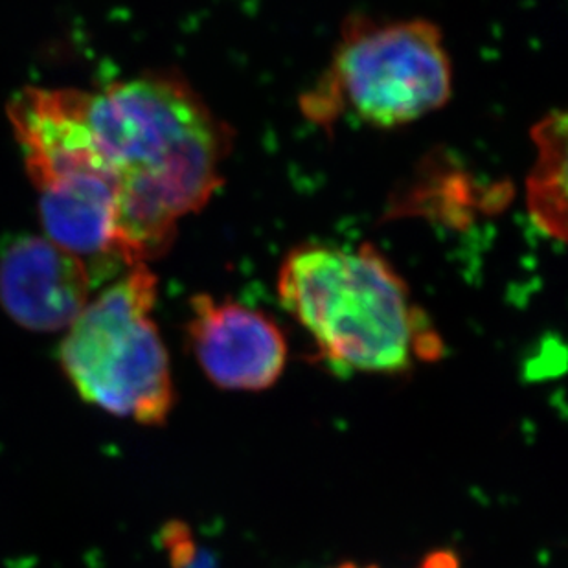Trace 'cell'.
Here are the masks:
<instances>
[{
  "mask_svg": "<svg viewBox=\"0 0 568 568\" xmlns=\"http://www.w3.org/2000/svg\"><path fill=\"white\" fill-rule=\"evenodd\" d=\"M190 307V346L212 383L225 390L257 392L278 381L287 344L271 316L210 295L193 296Z\"/></svg>",
  "mask_w": 568,
  "mask_h": 568,
  "instance_id": "cell-6",
  "label": "cell"
},
{
  "mask_svg": "<svg viewBox=\"0 0 568 568\" xmlns=\"http://www.w3.org/2000/svg\"><path fill=\"white\" fill-rule=\"evenodd\" d=\"M278 296L341 376L396 374L414 357L436 359L442 352L405 280L366 243L293 248L280 267Z\"/></svg>",
  "mask_w": 568,
  "mask_h": 568,
  "instance_id": "cell-2",
  "label": "cell"
},
{
  "mask_svg": "<svg viewBox=\"0 0 568 568\" xmlns=\"http://www.w3.org/2000/svg\"><path fill=\"white\" fill-rule=\"evenodd\" d=\"M97 276L49 237L22 236L0 256V306L30 332H60L92 301Z\"/></svg>",
  "mask_w": 568,
  "mask_h": 568,
  "instance_id": "cell-7",
  "label": "cell"
},
{
  "mask_svg": "<svg viewBox=\"0 0 568 568\" xmlns=\"http://www.w3.org/2000/svg\"><path fill=\"white\" fill-rule=\"evenodd\" d=\"M156 276L148 263L87 304L69 326L60 363L85 402L119 418L162 425L172 413L170 357L153 318Z\"/></svg>",
  "mask_w": 568,
  "mask_h": 568,
  "instance_id": "cell-4",
  "label": "cell"
},
{
  "mask_svg": "<svg viewBox=\"0 0 568 568\" xmlns=\"http://www.w3.org/2000/svg\"><path fill=\"white\" fill-rule=\"evenodd\" d=\"M346 568H359V567H355V565H352V564H346ZM445 568H450L449 559H445Z\"/></svg>",
  "mask_w": 568,
  "mask_h": 568,
  "instance_id": "cell-9",
  "label": "cell"
},
{
  "mask_svg": "<svg viewBox=\"0 0 568 568\" xmlns=\"http://www.w3.org/2000/svg\"><path fill=\"white\" fill-rule=\"evenodd\" d=\"M81 113L119 190L122 262L155 260L223 183L232 129L183 78L161 72L81 91Z\"/></svg>",
  "mask_w": 568,
  "mask_h": 568,
  "instance_id": "cell-1",
  "label": "cell"
},
{
  "mask_svg": "<svg viewBox=\"0 0 568 568\" xmlns=\"http://www.w3.org/2000/svg\"><path fill=\"white\" fill-rule=\"evenodd\" d=\"M450 92L453 67L440 28L425 19L354 17L302 108L321 125L352 116L392 129L435 113L449 102Z\"/></svg>",
  "mask_w": 568,
  "mask_h": 568,
  "instance_id": "cell-3",
  "label": "cell"
},
{
  "mask_svg": "<svg viewBox=\"0 0 568 568\" xmlns=\"http://www.w3.org/2000/svg\"><path fill=\"white\" fill-rule=\"evenodd\" d=\"M161 542L172 568H215L214 556L199 547L189 526L181 523L168 525L162 530Z\"/></svg>",
  "mask_w": 568,
  "mask_h": 568,
  "instance_id": "cell-8",
  "label": "cell"
},
{
  "mask_svg": "<svg viewBox=\"0 0 568 568\" xmlns=\"http://www.w3.org/2000/svg\"><path fill=\"white\" fill-rule=\"evenodd\" d=\"M24 166L39 192L44 237L91 265L122 263L119 190L98 159L72 97L47 94L11 114Z\"/></svg>",
  "mask_w": 568,
  "mask_h": 568,
  "instance_id": "cell-5",
  "label": "cell"
}]
</instances>
